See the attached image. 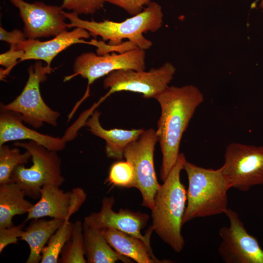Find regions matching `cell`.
Listing matches in <instances>:
<instances>
[{
    "label": "cell",
    "instance_id": "13",
    "mask_svg": "<svg viewBox=\"0 0 263 263\" xmlns=\"http://www.w3.org/2000/svg\"><path fill=\"white\" fill-rule=\"evenodd\" d=\"M114 202L113 196L104 197L100 211L93 212L85 217L83 224L102 230L111 228L122 231L140 238L151 247L150 239L153 231L152 226L148 228L145 235L141 233L142 229L147 225L149 215L123 208L116 212L113 209Z\"/></svg>",
    "mask_w": 263,
    "mask_h": 263
},
{
    "label": "cell",
    "instance_id": "21",
    "mask_svg": "<svg viewBox=\"0 0 263 263\" xmlns=\"http://www.w3.org/2000/svg\"><path fill=\"white\" fill-rule=\"evenodd\" d=\"M25 197L16 183L0 184V228L14 225L12 219L15 216L28 213L34 204Z\"/></svg>",
    "mask_w": 263,
    "mask_h": 263
},
{
    "label": "cell",
    "instance_id": "19",
    "mask_svg": "<svg viewBox=\"0 0 263 263\" xmlns=\"http://www.w3.org/2000/svg\"><path fill=\"white\" fill-rule=\"evenodd\" d=\"M83 236L87 263H133L132 259L117 253L110 246L102 229L83 224Z\"/></svg>",
    "mask_w": 263,
    "mask_h": 263
},
{
    "label": "cell",
    "instance_id": "3",
    "mask_svg": "<svg viewBox=\"0 0 263 263\" xmlns=\"http://www.w3.org/2000/svg\"><path fill=\"white\" fill-rule=\"evenodd\" d=\"M183 153L163 181L154 197L151 210L153 230L176 252L184 248L182 235L183 219L187 204V190L180 180V173L186 161Z\"/></svg>",
    "mask_w": 263,
    "mask_h": 263
},
{
    "label": "cell",
    "instance_id": "26",
    "mask_svg": "<svg viewBox=\"0 0 263 263\" xmlns=\"http://www.w3.org/2000/svg\"><path fill=\"white\" fill-rule=\"evenodd\" d=\"M105 0H63L61 7L79 15L94 14L103 8Z\"/></svg>",
    "mask_w": 263,
    "mask_h": 263
},
{
    "label": "cell",
    "instance_id": "12",
    "mask_svg": "<svg viewBox=\"0 0 263 263\" xmlns=\"http://www.w3.org/2000/svg\"><path fill=\"white\" fill-rule=\"evenodd\" d=\"M19 11L24 23V34L29 39L56 35L67 30L61 6L48 5L40 1L28 3L24 0H9Z\"/></svg>",
    "mask_w": 263,
    "mask_h": 263
},
{
    "label": "cell",
    "instance_id": "1",
    "mask_svg": "<svg viewBox=\"0 0 263 263\" xmlns=\"http://www.w3.org/2000/svg\"><path fill=\"white\" fill-rule=\"evenodd\" d=\"M161 107L156 131L162 153L160 177L163 182L176 163L181 141L204 95L193 85L168 86L155 96Z\"/></svg>",
    "mask_w": 263,
    "mask_h": 263
},
{
    "label": "cell",
    "instance_id": "25",
    "mask_svg": "<svg viewBox=\"0 0 263 263\" xmlns=\"http://www.w3.org/2000/svg\"><path fill=\"white\" fill-rule=\"evenodd\" d=\"M134 179L132 165L126 160H118L111 165L106 182L114 186L134 188Z\"/></svg>",
    "mask_w": 263,
    "mask_h": 263
},
{
    "label": "cell",
    "instance_id": "29",
    "mask_svg": "<svg viewBox=\"0 0 263 263\" xmlns=\"http://www.w3.org/2000/svg\"><path fill=\"white\" fill-rule=\"evenodd\" d=\"M152 0H105L106 2L123 9L133 16L141 13Z\"/></svg>",
    "mask_w": 263,
    "mask_h": 263
},
{
    "label": "cell",
    "instance_id": "8",
    "mask_svg": "<svg viewBox=\"0 0 263 263\" xmlns=\"http://www.w3.org/2000/svg\"><path fill=\"white\" fill-rule=\"evenodd\" d=\"M158 141L156 131L150 128L125 148L124 157L132 166L134 187L140 192L141 205L151 210L160 184L157 181L154 165L155 147Z\"/></svg>",
    "mask_w": 263,
    "mask_h": 263
},
{
    "label": "cell",
    "instance_id": "7",
    "mask_svg": "<svg viewBox=\"0 0 263 263\" xmlns=\"http://www.w3.org/2000/svg\"><path fill=\"white\" fill-rule=\"evenodd\" d=\"M220 167L229 188L247 191L263 185V146L233 142L226 147Z\"/></svg>",
    "mask_w": 263,
    "mask_h": 263
},
{
    "label": "cell",
    "instance_id": "31",
    "mask_svg": "<svg viewBox=\"0 0 263 263\" xmlns=\"http://www.w3.org/2000/svg\"><path fill=\"white\" fill-rule=\"evenodd\" d=\"M260 7L263 9V0H261V2L260 4Z\"/></svg>",
    "mask_w": 263,
    "mask_h": 263
},
{
    "label": "cell",
    "instance_id": "20",
    "mask_svg": "<svg viewBox=\"0 0 263 263\" xmlns=\"http://www.w3.org/2000/svg\"><path fill=\"white\" fill-rule=\"evenodd\" d=\"M64 221L52 218L32 220L23 230L19 240L28 244L30 252L26 263H38L41 259L42 251L51 236L64 223Z\"/></svg>",
    "mask_w": 263,
    "mask_h": 263
},
{
    "label": "cell",
    "instance_id": "11",
    "mask_svg": "<svg viewBox=\"0 0 263 263\" xmlns=\"http://www.w3.org/2000/svg\"><path fill=\"white\" fill-rule=\"evenodd\" d=\"M228 226L222 227L219 235L222 241L218 253L225 263H263V249L257 239L248 233L239 214L228 208L225 213Z\"/></svg>",
    "mask_w": 263,
    "mask_h": 263
},
{
    "label": "cell",
    "instance_id": "14",
    "mask_svg": "<svg viewBox=\"0 0 263 263\" xmlns=\"http://www.w3.org/2000/svg\"><path fill=\"white\" fill-rule=\"evenodd\" d=\"M40 194L38 201L28 212L25 222L45 217L69 221L87 197L85 191L81 188L65 192L59 186L50 184L44 186Z\"/></svg>",
    "mask_w": 263,
    "mask_h": 263
},
{
    "label": "cell",
    "instance_id": "16",
    "mask_svg": "<svg viewBox=\"0 0 263 263\" xmlns=\"http://www.w3.org/2000/svg\"><path fill=\"white\" fill-rule=\"evenodd\" d=\"M19 113L0 110V146L16 140H29L43 146L49 150L58 152L63 150L66 139L39 132L24 125Z\"/></svg>",
    "mask_w": 263,
    "mask_h": 263
},
{
    "label": "cell",
    "instance_id": "30",
    "mask_svg": "<svg viewBox=\"0 0 263 263\" xmlns=\"http://www.w3.org/2000/svg\"><path fill=\"white\" fill-rule=\"evenodd\" d=\"M26 39L24 32L18 29L8 32L1 26L0 27V39L10 44V46H15Z\"/></svg>",
    "mask_w": 263,
    "mask_h": 263
},
{
    "label": "cell",
    "instance_id": "27",
    "mask_svg": "<svg viewBox=\"0 0 263 263\" xmlns=\"http://www.w3.org/2000/svg\"><path fill=\"white\" fill-rule=\"evenodd\" d=\"M24 54L22 50L10 47L9 51L0 55V64L4 69H0V80H3L9 75L11 70L19 62Z\"/></svg>",
    "mask_w": 263,
    "mask_h": 263
},
{
    "label": "cell",
    "instance_id": "17",
    "mask_svg": "<svg viewBox=\"0 0 263 263\" xmlns=\"http://www.w3.org/2000/svg\"><path fill=\"white\" fill-rule=\"evenodd\" d=\"M100 114L101 113L98 111L93 112L84 125L93 134L106 141L105 152L108 158L121 160L124 157L126 147L137 140L145 130L143 129L124 130L117 128L106 130L100 124Z\"/></svg>",
    "mask_w": 263,
    "mask_h": 263
},
{
    "label": "cell",
    "instance_id": "10",
    "mask_svg": "<svg viewBox=\"0 0 263 263\" xmlns=\"http://www.w3.org/2000/svg\"><path fill=\"white\" fill-rule=\"evenodd\" d=\"M146 54L145 50L134 48L124 52L98 55L94 52L83 53L75 59L74 73L66 76L64 81L80 75L88 81L89 86L96 80L118 70L144 71Z\"/></svg>",
    "mask_w": 263,
    "mask_h": 263
},
{
    "label": "cell",
    "instance_id": "22",
    "mask_svg": "<svg viewBox=\"0 0 263 263\" xmlns=\"http://www.w3.org/2000/svg\"><path fill=\"white\" fill-rule=\"evenodd\" d=\"M31 159L26 150L21 153L18 147L10 148L3 144L0 146V184L12 182L11 176L19 166L27 164Z\"/></svg>",
    "mask_w": 263,
    "mask_h": 263
},
{
    "label": "cell",
    "instance_id": "6",
    "mask_svg": "<svg viewBox=\"0 0 263 263\" xmlns=\"http://www.w3.org/2000/svg\"><path fill=\"white\" fill-rule=\"evenodd\" d=\"M55 69L43 66L38 60L28 68V78L20 93L10 103L0 105V110L20 114L23 121L36 129L44 123L56 127L60 113L44 102L40 91V84L47 79V75Z\"/></svg>",
    "mask_w": 263,
    "mask_h": 263
},
{
    "label": "cell",
    "instance_id": "2",
    "mask_svg": "<svg viewBox=\"0 0 263 263\" xmlns=\"http://www.w3.org/2000/svg\"><path fill=\"white\" fill-rule=\"evenodd\" d=\"M63 14L70 21L68 28H82L94 38L98 36L102 38L104 41L95 40L94 42L98 55L117 51L124 39H128L133 48L145 50L150 49L152 43L143 34L158 30L162 26L163 19L161 6L154 2H150L141 13L121 22L109 20L89 21L80 19L77 14L73 12L63 10Z\"/></svg>",
    "mask_w": 263,
    "mask_h": 263
},
{
    "label": "cell",
    "instance_id": "15",
    "mask_svg": "<svg viewBox=\"0 0 263 263\" xmlns=\"http://www.w3.org/2000/svg\"><path fill=\"white\" fill-rule=\"evenodd\" d=\"M90 36L86 30L75 27L71 31H65L49 40L41 41L28 38L13 47L24 51L19 62L30 59L43 60L47 66H51L52 60L59 53L75 44H88L83 38H88Z\"/></svg>",
    "mask_w": 263,
    "mask_h": 263
},
{
    "label": "cell",
    "instance_id": "23",
    "mask_svg": "<svg viewBox=\"0 0 263 263\" xmlns=\"http://www.w3.org/2000/svg\"><path fill=\"white\" fill-rule=\"evenodd\" d=\"M60 263H86L83 236V223H73L72 235L63 247L58 260Z\"/></svg>",
    "mask_w": 263,
    "mask_h": 263
},
{
    "label": "cell",
    "instance_id": "18",
    "mask_svg": "<svg viewBox=\"0 0 263 263\" xmlns=\"http://www.w3.org/2000/svg\"><path fill=\"white\" fill-rule=\"evenodd\" d=\"M103 234L110 246L117 253L137 263H171L170 260H159L141 239L114 229L103 230Z\"/></svg>",
    "mask_w": 263,
    "mask_h": 263
},
{
    "label": "cell",
    "instance_id": "24",
    "mask_svg": "<svg viewBox=\"0 0 263 263\" xmlns=\"http://www.w3.org/2000/svg\"><path fill=\"white\" fill-rule=\"evenodd\" d=\"M73 223L70 221L64 223L51 236L44 247L41 254V263H57L61 252L70 238Z\"/></svg>",
    "mask_w": 263,
    "mask_h": 263
},
{
    "label": "cell",
    "instance_id": "5",
    "mask_svg": "<svg viewBox=\"0 0 263 263\" xmlns=\"http://www.w3.org/2000/svg\"><path fill=\"white\" fill-rule=\"evenodd\" d=\"M14 145L28 151L33 164L29 168L24 165L18 166L13 171L12 182L18 184L26 196L39 199L41 188L46 185L61 186L65 178L61 172V160L57 152L48 150L33 141L17 142Z\"/></svg>",
    "mask_w": 263,
    "mask_h": 263
},
{
    "label": "cell",
    "instance_id": "9",
    "mask_svg": "<svg viewBox=\"0 0 263 263\" xmlns=\"http://www.w3.org/2000/svg\"><path fill=\"white\" fill-rule=\"evenodd\" d=\"M175 67L166 62L149 71L134 70H118L107 75L103 87L109 89L106 98L111 94L121 91L139 93L146 98H154L169 85L175 73Z\"/></svg>",
    "mask_w": 263,
    "mask_h": 263
},
{
    "label": "cell",
    "instance_id": "28",
    "mask_svg": "<svg viewBox=\"0 0 263 263\" xmlns=\"http://www.w3.org/2000/svg\"><path fill=\"white\" fill-rule=\"evenodd\" d=\"M24 222L17 225L0 228V253L8 245L18 243L23 231Z\"/></svg>",
    "mask_w": 263,
    "mask_h": 263
},
{
    "label": "cell",
    "instance_id": "4",
    "mask_svg": "<svg viewBox=\"0 0 263 263\" xmlns=\"http://www.w3.org/2000/svg\"><path fill=\"white\" fill-rule=\"evenodd\" d=\"M183 169L188 178L183 225L197 218L225 213L228 208L227 191L230 188L220 168H205L186 160Z\"/></svg>",
    "mask_w": 263,
    "mask_h": 263
}]
</instances>
